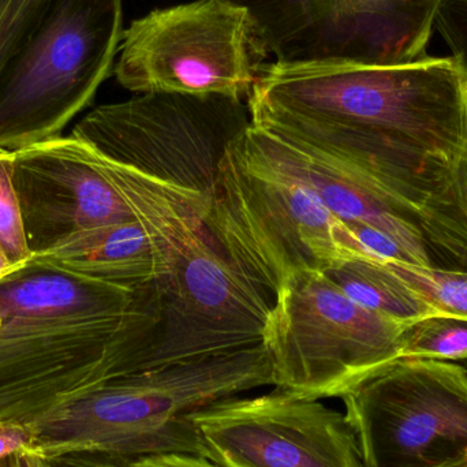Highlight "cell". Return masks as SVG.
<instances>
[{
	"label": "cell",
	"instance_id": "obj_1",
	"mask_svg": "<svg viewBox=\"0 0 467 467\" xmlns=\"http://www.w3.org/2000/svg\"><path fill=\"white\" fill-rule=\"evenodd\" d=\"M159 318L128 288L30 260L0 282V421L38 417L118 375Z\"/></svg>",
	"mask_w": 467,
	"mask_h": 467
},
{
	"label": "cell",
	"instance_id": "obj_2",
	"mask_svg": "<svg viewBox=\"0 0 467 467\" xmlns=\"http://www.w3.org/2000/svg\"><path fill=\"white\" fill-rule=\"evenodd\" d=\"M268 386H274L272 367L263 343L182 364L130 367L27 425L29 454L46 461L81 454L205 458L194 417Z\"/></svg>",
	"mask_w": 467,
	"mask_h": 467
},
{
	"label": "cell",
	"instance_id": "obj_3",
	"mask_svg": "<svg viewBox=\"0 0 467 467\" xmlns=\"http://www.w3.org/2000/svg\"><path fill=\"white\" fill-rule=\"evenodd\" d=\"M250 119L280 117L386 134L451 161L467 114V73L452 57L395 65L266 63L246 99Z\"/></svg>",
	"mask_w": 467,
	"mask_h": 467
},
{
	"label": "cell",
	"instance_id": "obj_4",
	"mask_svg": "<svg viewBox=\"0 0 467 467\" xmlns=\"http://www.w3.org/2000/svg\"><path fill=\"white\" fill-rule=\"evenodd\" d=\"M205 226L236 268L274 299L299 272L367 260L350 227L261 158L244 131L222 159Z\"/></svg>",
	"mask_w": 467,
	"mask_h": 467
},
{
	"label": "cell",
	"instance_id": "obj_5",
	"mask_svg": "<svg viewBox=\"0 0 467 467\" xmlns=\"http://www.w3.org/2000/svg\"><path fill=\"white\" fill-rule=\"evenodd\" d=\"M123 32V0H48L0 71V150L62 136L114 71Z\"/></svg>",
	"mask_w": 467,
	"mask_h": 467
},
{
	"label": "cell",
	"instance_id": "obj_6",
	"mask_svg": "<svg viewBox=\"0 0 467 467\" xmlns=\"http://www.w3.org/2000/svg\"><path fill=\"white\" fill-rule=\"evenodd\" d=\"M409 326L357 304L324 272H299L275 296L264 327L272 387L309 400L340 398L402 358Z\"/></svg>",
	"mask_w": 467,
	"mask_h": 467
},
{
	"label": "cell",
	"instance_id": "obj_7",
	"mask_svg": "<svg viewBox=\"0 0 467 467\" xmlns=\"http://www.w3.org/2000/svg\"><path fill=\"white\" fill-rule=\"evenodd\" d=\"M271 57L246 8L194 0L150 11L123 32L118 84L136 95L249 98Z\"/></svg>",
	"mask_w": 467,
	"mask_h": 467
},
{
	"label": "cell",
	"instance_id": "obj_8",
	"mask_svg": "<svg viewBox=\"0 0 467 467\" xmlns=\"http://www.w3.org/2000/svg\"><path fill=\"white\" fill-rule=\"evenodd\" d=\"M249 125L241 99L142 93L96 107L71 136L117 163L210 200L227 148Z\"/></svg>",
	"mask_w": 467,
	"mask_h": 467
},
{
	"label": "cell",
	"instance_id": "obj_9",
	"mask_svg": "<svg viewBox=\"0 0 467 467\" xmlns=\"http://www.w3.org/2000/svg\"><path fill=\"white\" fill-rule=\"evenodd\" d=\"M365 467H436L467 457V368L400 358L340 397Z\"/></svg>",
	"mask_w": 467,
	"mask_h": 467
},
{
	"label": "cell",
	"instance_id": "obj_10",
	"mask_svg": "<svg viewBox=\"0 0 467 467\" xmlns=\"http://www.w3.org/2000/svg\"><path fill=\"white\" fill-rule=\"evenodd\" d=\"M159 318L141 346L148 367L182 364L263 343L274 298L224 254L207 226L156 280Z\"/></svg>",
	"mask_w": 467,
	"mask_h": 467
},
{
	"label": "cell",
	"instance_id": "obj_11",
	"mask_svg": "<svg viewBox=\"0 0 467 467\" xmlns=\"http://www.w3.org/2000/svg\"><path fill=\"white\" fill-rule=\"evenodd\" d=\"M279 62L395 65L424 57L446 0H230Z\"/></svg>",
	"mask_w": 467,
	"mask_h": 467
},
{
	"label": "cell",
	"instance_id": "obj_12",
	"mask_svg": "<svg viewBox=\"0 0 467 467\" xmlns=\"http://www.w3.org/2000/svg\"><path fill=\"white\" fill-rule=\"evenodd\" d=\"M193 422L222 467H365L345 413L275 387L213 403Z\"/></svg>",
	"mask_w": 467,
	"mask_h": 467
},
{
	"label": "cell",
	"instance_id": "obj_13",
	"mask_svg": "<svg viewBox=\"0 0 467 467\" xmlns=\"http://www.w3.org/2000/svg\"><path fill=\"white\" fill-rule=\"evenodd\" d=\"M244 137L261 158L309 189L340 221L389 234L419 265L467 271V232L461 224L419 207L343 161L272 136L252 122Z\"/></svg>",
	"mask_w": 467,
	"mask_h": 467
},
{
	"label": "cell",
	"instance_id": "obj_14",
	"mask_svg": "<svg viewBox=\"0 0 467 467\" xmlns=\"http://www.w3.org/2000/svg\"><path fill=\"white\" fill-rule=\"evenodd\" d=\"M14 183L33 255L76 234L137 222L103 153L60 136L14 153Z\"/></svg>",
	"mask_w": 467,
	"mask_h": 467
},
{
	"label": "cell",
	"instance_id": "obj_15",
	"mask_svg": "<svg viewBox=\"0 0 467 467\" xmlns=\"http://www.w3.org/2000/svg\"><path fill=\"white\" fill-rule=\"evenodd\" d=\"M185 244H167L139 222H128L76 234L33 255V260L137 290L166 275L178 250Z\"/></svg>",
	"mask_w": 467,
	"mask_h": 467
},
{
	"label": "cell",
	"instance_id": "obj_16",
	"mask_svg": "<svg viewBox=\"0 0 467 467\" xmlns=\"http://www.w3.org/2000/svg\"><path fill=\"white\" fill-rule=\"evenodd\" d=\"M357 304L406 324L443 315L379 261H346L324 272Z\"/></svg>",
	"mask_w": 467,
	"mask_h": 467
},
{
	"label": "cell",
	"instance_id": "obj_17",
	"mask_svg": "<svg viewBox=\"0 0 467 467\" xmlns=\"http://www.w3.org/2000/svg\"><path fill=\"white\" fill-rule=\"evenodd\" d=\"M402 358L467 361V318L433 316L410 324L403 332Z\"/></svg>",
	"mask_w": 467,
	"mask_h": 467
},
{
	"label": "cell",
	"instance_id": "obj_18",
	"mask_svg": "<svg viewBox=\"0 0 467 467\" xmlns=\"http://www.w3.org/2000/svg\"><path fill=\"white\" fill-rule=\"evenodd\" d=\"M383 264L443 315L467 318V271L398 261Z\"/></svg>",
	"mask_w": 467,
	"mask_h": 467
},
{
	"label": "cell",
	"instance_id": "obj_19",
	"mask_svg": "<svg viewBox=\"0 0 467 467\" xmlns=\"http://www.w3.org/2000/svg\"><path fill=\"white\" fill-rule=\"evenodd\" d=\"M0 250L22 266L33 258L14 183V153L0 150Z\"/></svg>",
	"mask_w": 467,
	"mask_h": 467
},
{
	"label": "cell",
	"instance_id": "obj_20",
	"mask_svg": "<svg viewBox=\"0 0 467 467\" xmlns=\"http://www.w3.org/2000/svg\"><path fill=\"white\" fill-rule=\"evenodd\" d=\"M48 0H0V71L24 46Z\"/></svg>",
	"mask_w": 467,
	"mask_h": 467
},
{
	"label": "cell",
	"instance_id": "obj_21",
	"mask_svg": "<svg viewBox=\"0 0 467 467\" xmlns=\"http://www.w3.org/2000/svg\"><path fill=\"white\" fill-rule=\"evenodd\" d=\"M435 30L467 73V0H446L436 16Z\"/></svg>",
	"mask_w": 467,
	"mask_h": 467
},
{
	"label": "cell",
	"instance_id": "obj_22",
	"mask_svg": "<svg viewBox=\"0 0 467 467\" xmlns=\"http://www.w3.org/2000/svg\"><path fill=\"white\" fill-rule=\"evenodd\" d=\"M449 189L455 213L467 232V114L462 137L450 161Z\"/></svg>",
	"mask_w": 467,
	"mask_h": 467
},
{
	"label": "cell",
	"instance_id": "obj_23",
	"mask_svg": "<svg viewBox=\"0 0 467 467\" xmlns=\"http://www.w3.org/2000/svg\"><path fill=\"white\" fill-rule=\"evenodd\" d=\"M32 444V431L27 425L0 421V461L16 452H29Z\"/></svg>",
	"mask_w": 467,
	"mask_h": 467
},
{
	"label": "cell",
	"instance_id": "obj_24",
	"mask_svg": "<svg viewBox=\"0 0 467 467\" xmlns=\"http://www.w3.org/2000/svg\"><path fill=\"white\" fill-rule=\"evenodd\" d=\"M133 467H222L199 455L164 454L140 458L133 461Z\"/></svg>",
	"mask_w": 467,
	"mask_h": 467
},
{
	"label": "cell",
	"instance_id": "obj_25",
	"mask_svg": "<svg viewBox=\"0 0 467 467\" xmlns=\"http://www.w3.org/2000/svg\"><path fill=\"white\" fill-rule=\"evenodd\" d=\"M48 462L52 467H133V461L107 455H68Z\"/></svg>",
	"mask_w": 467,
	"mask_h": 467
},
{
	"label": "cell",
	"instance_id": "obj_26",
	"mask_svg": "<svg viewBox=\"0 0 467 467\" xmlns=\"http://www.w3.org/2000/svg\"><path fill=\"white\" fill-rule=\"evenodd\" d=\"M41 458L27 452H16L0 461V467H40Z\"/></svg>",
	"mask_w": 467,
	"mask_h": 467
},
{
	"label": "cell",
	"instance_id": "obj_27",
	"mask_svg": "<svg viewBox=\"0 0 467 467\" xmlns=\"http://www.w3.org/2000/svg\"><path fill=\"white\" fill-rule=\"evenodd\" d=\"M21 268V266L16 265V264L11 263L7 257H5V253L0 250V282L5 279L8 275L13 274L16 269Z\"/></svg>",
	"mask_w": 467,
	"mask_h": 467
},
{
	"label": "cell",
	"instance_id": "obj_28",
	"mask_svg": "<svg viewBox=\"0 0 467 467\" xmlns=\"http://www.w3.org/2000/svg\"><path fill=\"white\" fill-rule=\"evenodd\" d=\"M436 467H467V457L461 458V460L454 461V462L446 463V465Z\"/></svg>",
	"mask_w": 467,
	"mask_h": 467
},
{
	"label": "cell",
	"instance_id": "obj_29",
	"mask_svg": "<svg viewBox=\"0 0 467 467\" xmlns=\"http://www.w3.org/2000/svg\"><path fill=\"white\" fill-rule=\"evenodd\" d=\"M40 467H52V465H51V463L48 462V461L41 460Z\"/></svg>",
	"mask_w": 467,
	"mask_h": 467
},
{
	"label": "cell",
	"instance_id": "obj_30",
	"mask_svg": "<svg viewBox=\"0 0 467 467\" xmlns=\"http://www.w3.org/2000/svg\"><path fill=\"white\" fill-rule=\"evenodd\" d=\"M462 365H465V367L467 368V361L466 362H463Z\"/></svg>",
	"mask_w": 467,
	"mask_h": 467
}]
</instances>
